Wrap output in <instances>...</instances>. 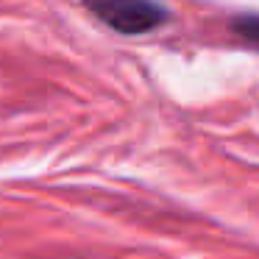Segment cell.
Listing matches in <instances>:
<instances>
[{
    "label": "cell",
    "mask_w": 259,
    "mask_h": 259,
    "mask_svg": "<svg viewBox=\"0 0 259 259\" xmlns=\"http://www.w3.org/2000/svg\"><path fill=\"white\" fill-rule=\"evenodd\" d=\"M87 9L120 34H148L167 20L156 0H84Z\"/></svg>",
    "instance_id": "obj_1"
},
{
    "label": "cell",
    "mask_w": 259,
    "mask_h": 259,
    "mask_svg": "<svg viewBox=\"0 0 259 259\" xmlns=\"http://www.w3.org/2000/svg\"><path fill=\"white\" fill-rule=\"evenodd\" d=\"M231 28L248 42V45L259 48V14H240L231 20Z\"/></svg>",
    "instance_id": "obj_2"
}]
</instances>
